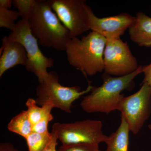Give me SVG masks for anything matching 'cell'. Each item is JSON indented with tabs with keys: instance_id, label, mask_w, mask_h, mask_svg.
I'll return each mask as SVG.
<instances>
[{
	"instance_id": "1",
	"label": "cell",
	"mask_w": 151,
	"mask_h": 151,
	"mask_svg": "<svg viewBox=\"0 0 151 151\" xmlns=\"http://www.w3.org/2000/svg\"><path fill=\"white\" fill-rule=\"evenodd\" d=\"M142 73V66L140 65L134 72L125 76L113 77L104 73L102 75V85L93 86L90 94L81 101L82 110L89 113L106 114L118 110L119 103L125 97L122 92L133 87L134 79Z\"/></svg>"
},
{
	"instance_id": "2",
	"label": "cell",
	"mask_w": 151,
	"mask_h": 151,
	"mask_svg": "<svg viewBox=\"0 0 151 151\" xmlns=\"http://www.w3.org/2000/svg\"><path fill=\"white\" fill-rule=\"evenodd\" d=\"M28 20L33 35L42 46L65 51L72 37L47 1L38 0Z\"/></svg>"
},
{
	"instance_id": "3",
	"label": "cell",
	"mask_w": 151,
	"mask_h": 151,
	"mask_svg": "<svg viewBox=\"0 0 151 151\" xmlns=\"http://www.w3.org/2000/svg\"><path fill=\"white\" fill-rule=\"evenodd\" d=\"M106 41L105 37L92 31L80 39L72 38L65 50L68 63L86 77L103 72Z\"/></svg>"
},
{
	"instance_id": "4",
	"label": "cell",
	"mask_w": 151,
	"mask_h": 151,
	"mask_svg": "<svg viewBox=\"0 0 151 151\" xmlns=\"http://www.w3.org/2000/svg\"><path fill=\"white\" fill-rule=\"evenodd\" d=\"M9 39L22 45L27 53L28 62L25 66L28 71L34 73L39 83L45 80L49 74L47 68L52 67V58L45 56L39 47L38 41L31 31L28 20L22 19L8 36Z\"/></svg>"
},
{
	"instance_id": "5",
	"label": "cell",
	"mask_w": 151,
	"mask_h": 151,
	"mask_svg": "<svg viewBox=\"0 0 151 151\" xmlns=\"http://www.w3.org/2000/svg\"><path fill=\"white\" fill-rule=\"evenodd\" d=\"M93 86L89 84L85 90L81 91L79 86H65L60 84L56 72H49L47 78L39 83L36 90L37 105L42 106L50 102L54 108H59L66 113H71L70 108L76 100L90 92Z\"/></svg>"
},
{
	"instance_id": "6",
	"label": "cell",
	"mask_w": 151,
	"mask_h": 151,
	"mask_svg": "<svg viewBox=\"0 0 151 151\" xmlns=\"http://www.w3.org/2000/svg\"><path fill=\"white\" fill-rule=\"evenodd\" d=\"M102 122L88 120L73 123H55L52 132L57 137L63 145L89 144L99 145L106 142L108 136L103 134Z\"/></svg>"
},
{
	"instance_id": "7",
	"label": "cell",
	"mask_w": 151,
	"mask_h": 151,
	"mask_svg": "<svg viewBox=\"0 0 151 151\" xmlns=\"http://www.w3.org/2000/svg\"><path fill=\"white\" fill-rule=\"evenodd\" d=\"M117 110L127 121L130 132L137 134L151 114V86L142 83L137 92L123 98Z\"/></svg>"
},
{
	"instance_id": "8",
	"label": "cell",
	"mask_w": 151,
	"mask_h": 151,
	"mask_svg": "<svg viewBox=\"0 0 151 151\" xmlns=\"http://www.w3.org/2000/svg\"><path fill=\"white\" fill-rule=\"evenodd\" d=\"M49 5L72 38L89 30L87 25L89 6L84 0H49Z\"/></svg>"
},
{
	"instance_id": "9",
	"label": "cell",
	"mask_w": 151,
	"mask_h": 151,
	"mask_svg": "<svg viewBox=\"0 0 151 151\" xmlns=\"http://www.w3.org/2000/svg\"><path fill=\"white\" fill-rule=\"evenodd\" d=\"M103 62L104 73L117 77L131 74L139 67L128 43L121 39L107 40Z\"/></svg>"
},
{
	"instance_id": "10",
	"label": "cell",
	"mask_w": 151,
	"mask_h": 151,
	"mask_svg": "<svg viewBox=\"0 0 151 151\" xmlns=\"http://www.w3.org/2000/svg\"><path fill=\"white\" fill-rule=\"evenodd\" d=\"M135 19L136 17L126 13L99 18L94 14L89 6L87 10V25L89 29L99 34L107 40L121 39Z\"/></svg>"
},
{
	"instance_id": "11",
	"label": "cell",
	"mask_w": 151,
	"mask_h": 151,
	"mask_svg": "<svg viewBox=\"0 0 151 151\" xmlns=\"http://www.w3.org/2000/svg\"><path fill=\"white\" fill-rule=\"evenodd\" d=\"M28 57L24 47L21 44L9 39L5 36L2 39L0 58V77L7 70L17 65H27Z\"/></svg>"
},
{
	"instance_id": "12",
	"label": "cell",
	"mask_w": 151,
	"mask_h": 151,
	"mask_svg": "<svg viewBox=\"0 0 151 151\" xmlns=\"http://www.w3.org/2000/svg\"><path fill=\"white\" fill-rule=\"evenodd\" d=\"M130 39L141 47L151 46V17L142 12L137 14L134 23L128 29Z\"/></svg>"
},
{
	"instance_id": "13",
	"label": "cell",
	"mask_w": 151,
	"mask_h": 151,
	"mask_svg": "<svg viewBox=\"0 0 151 151\" xmlns=\"http://www.w3.org/2000/svg\"><path fill=\"white\" fill-rule=\"evenodd\" d=\"M130 132L128 123L124 117L121 116V124L118 129L108 136L105 142L107 146L105 151H128Z\"/></svg>"
},
{
	"instance_id": "14",
	"label": "cell",
	"mask_w": 151,
	"mask_h": 151,
	"mask_svg": "<svg viewBox=\"0 0 151 151\" xmlns=\"http://www.w3.org/2000/svg\"><path fill=\"white\" fill-rule=\"evenodd\" d=\"M11 132L25 138L32 132L33 125L26 111H22L11 119L8 125Z\"/></svg>"
},
{
	"instance_id": "15",
	"label": "cell",
	"mask_w": 151,
	"mask_h": 151,
	"mask_svg": "<svg viewBox=\"0 0 151 151\" xmlns=\"http://www.w3.org/2000/svg\"><path fill=\"white\" fill-rule=\"evenodd\" d=\"M26 105L27 107L28 116L33 126L40 122L44 118L51 114L54 105L50 102H47L40 107L37 104L35 100L32 98H29Z\"/></svg>"
},
{
	"instance_id": "16",
	"label": "cell",
	"mask_w": 151,
	"mask_h": 151,
	"mask_svg": "<svg viewBox=\"0 0 151 151\" xmlns=\"http://www.w3.org/2000/svg\"><path fill=\"white\" fill-rule=\"evenodd\" d=\"M52 133H41L32 132L26 137L29 151H43L51 140Z\"/></svg>"
},
{
	"instance_id": "17",
	"label": "cell",
	"mask_w": 151,
	"mask_h": 151,
	"mask_svg": "<svg viewBox=\"0 0 151 151\" xmlns=\"http://www.w3.org/2000/svg\"><path fill=\"white\" fill-rule=\"evenodd\" d=\"M20 17L18 11L0 7V27L12 31L17 24L16 21Z\"/></svg>"
},
{
	"instance_id": "18",
	"label": "cell",
	"mask_w": 151,
	"mask_h": 151,
	"mask_svg": "<svg viewBox=\"0 0 151 151\" xmlns=\"http://www.w3.org/2000/svg\"><path fill=\"white\" fill-rule=\"evenodd\" d=\"M38 0H13V5L22 19L28 20Z\"/></svg>"
},
{
	"instance_id": "19",
	"label": "cell",
	"mask_w": 151,
	"mask_h": 151,
	"mask_svg": "<svg viewBox=\"0 0 151 151\" xmlns=\"http://www.w3.org/2000/svg\"><path fill=\"white\" fill-rule=\"evenodd\" d=\"M99 145L89 144L62 145L60 147L58 151H100Z\"/></svg>"
},
{
	"instance_id": "20",
	"label": "cell",
	"mask_w": 151,
	"mask_h": 151,
	"mask_svg": "<svg viewBox=\"0 0 151 151\" xmlns=\"http://www.w3.org/2000/svg\"><path fill=\"white\" fill-rule=\"evenodd\" d=\"M52 119L53 116L51 113L45 116L40 122H38L33 126L32 132L41 134L48 132V124Z\"/></svg>"
},
{
	"instance_id": "21",
	"label": "cell",
	"mask_w": 151,
	"mask_h": 151,
	"mask_svg": "<svg viewBox=\"0 0 151 151\" xmlns=\"http://www.w3.org/2000/svg\"><path fill=\"white\" fill-rule=\"evenodd\" d=\"M142 73L145 75L142 83H146L151 87V63L149 65L142 66Z\"/></svg>"
},
{
	"instance_id": "22",
	"label": "cell",
	"mask_w": 151,
	"mask_h": 151,
	"mask_svg": "<svg viewBox=\"0 0 151 151\" xmlns=\"http://www.w3.org/2000/svg\"><path fill=\"white\" fill-rule=\"evenodd\" d=\"M52 136L50 142L48 143L45 148L43 151H58L56 150V146L58 145L57 137L53 132H51Z\"/></svg>"
},
{
	"instance_id": "23",
	"label": "cell",
	"mask_w": 151,
	"mask_h": 151,
	"mask_svg": "<svg viewBox=\"0 0 151 151\" xmlns=\"http://www.w3.org/2000/svg\"><path fill=\"white\" fill-rule=\"evenodd\" d=\"M0 151H20L10 143H2L0 145Z\"/></svg>"
},
{
	"instance_id": "24",
	"label": "cell",
	"mask_w": 151,
	"mask_h": 151,
	"mask_svg": "<svg viewBox=\"0 0 151 151\" xmlns=\"http://www.w3.org/2000/svg\"><path fill=\"white\" fill-rule=\"evenodd\" d=\"M13 4L12 0H1L0 7L9 9Z\"/></svg>"
},
{
	"instance_id": "25",
	"label": "cell",
	"mask_w": 151,
	"mask_h": 151,
	"mask_svg": "<svg viewBox=\"0 0 151 151\" xmlns=\"http://www.w3.org/2000/svg\"><path fill=\"white\" fill-rule=\"evenodd\" d=\"M148 128L150 130H151V124H150V125H149Z\"/></svg>"
},
{
	"instance_id": "26",
	"label": "cell",
	"mask_w": 151,
	"mask_h": 151,
	"mask_svg": "<svg viewBox=\"0 0 151 151\" xmlns=\"http://www.w3.org/2000/svg\"><path fill=\"white\" fill-rule=\"evenodd\" d=\"M100 151H101L100 150Z\"/></svg>"
}]
</instances>
